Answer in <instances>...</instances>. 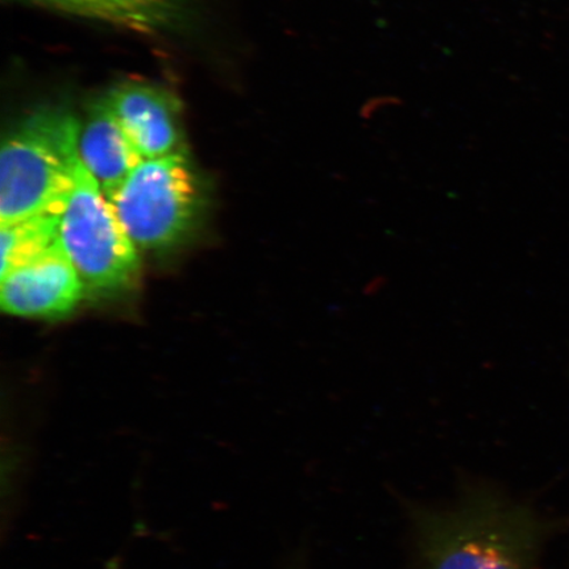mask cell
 <instances>
[{
    "mask_svg": "<svg viewBox=\"0 0 569 569\" xmlns=\"http://www.w3.org/2000/svg\"><path fill=\"white\" fill-rule=\"evenodd\" d=\"M199 189L180 152L142 160L110 199L128 239L140 251L172 246L197 216Z\"/></svg>",
    "mask_w": 569,
    "mask_h": 569,
    "instance_id": "obj_2",
    "label": "cell"
},
{
    "mask_svg": "<svg viewBox=\"0 0 569 569\" xmlns=\"http://www.w3.org/2000/svg\"><path fill=\"white\" fill-rule=\"evenodd\" d=\"M141 34H156L174 23L180 0H21Z\"/></svg>",
    "mask_w": 569,
    "mask_h": 569,
    "instance_id": "obj_8",
    "label": "cell"
},
{
    "mask_svg": "<svg viewBox=\"0 0 569 569\" xmlns=\"http://www.w3.org/2000/svg\"><path fill=\"white\" fill-rule=\"evenodd\" d=\"M59 238L84 289L116 291L137 279L138 249L82 161L61 213Z\"/></svg>",
    "mask_w": 569,
    "mask_h": 569,
    "instance_id": "obj_3",
    "label": "cell"
},
{
    "mask_svg": "<svg viewBox=\"0 0 569 569\" xmlns=\"http://www.w3.org/2000/svg\"><path fill=\"white\" fill-rule=\"evenodd\" d=\"M78 149L83 166L109 201L144 160L128 139L107 97L91 104L87 123L81 126Z\"/></svg>",
    "mask_w": 569,
    "mask_h": 569,
    "instance_id": "obj_7",
    "label": "cell"
},
{
    "mask_svg": "<svg viewBox=\"0 0 569 569\" xmlns=\"http://www.w3.org/2000/svg\"><path fill=\"white\" fill-rule=\"evenodd\" d=\"M81 124L42 107L13 124L0 152V224L42 212L62 213L81 166Z\"/></svg>",
    "mask_w": 569,
    "mask_h": 569,
    "instance_id": "obj_1",
    "label": "cell"
},
{
    "mask_svg": "<svg viewBox=\"0 0 569 569\" xmlns=\"http://www.w3.org/2000/svg\"><path fill=\"white\" fill-rule=\"evenodd\" d=\"M0 279V305L3 311L19 317L67 315L80 302L84 290L60 240Z\"/></svg>",
    "mask_w": 569,
    "mask_h": 569,
    "instance_id": "obj_5",
    "label": "cell"
},
{
    "mask_svg": "<svg viewBox=\"0 0 569 569\" xmlns=\"http://www.w3.org/2000/svg\"><path fill=\"white\" fill-rule=\"evenodd\" d=\"M528 525L495 505H476L433 526L430 569H530Z\"/></svg>",
    "mask_w": 569,
    "mask_h": 569,
    "instance_id": "obj_4",
    "label": "cell"
},
{
    "mask_svg": "<svg viewBox=\"0 0 569 569\" xmlns=\"http://www.w3.org/2000/svg\"><path fill=\"white\" fill-rule=\"evenodd\" d=\"M107 99L142 159L178 152L180 112L169 91L148 82H128L113 89Z\"/></svg>",
    "mask_w": 569,
    "mask_h": 569,
    "instance_id": "obj_6",
    "label": "cell"
},
{
    "mask_svg": "<svg viewBox=\"0 0 569 569\" xmlns=\"http://www.w3.org/2000/svg\"><path fill=\"white\" fill-rule=\"evenodd\" d=\"M60 220L61 213L42 212L17 220V222L2 224V229H0V247H2L0 277L39 258L48 248L57 243L60 240Z\"/></svg>",
    "mask_w": 569,
    "mask_h": 569,
    "instance_id": "obj_9",
    "label": "cell"
}]
</instances>
